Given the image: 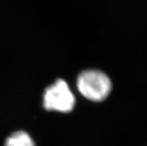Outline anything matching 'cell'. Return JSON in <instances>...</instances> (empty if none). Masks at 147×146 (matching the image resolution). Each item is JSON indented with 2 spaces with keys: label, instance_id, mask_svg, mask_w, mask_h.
I'll return each mask as SVG.
<instances>
[{
  "label": "cell",
  "instance_id": "cell-1",
  "mask_svg": "<svg viewBox=\"0 0 147 146\" xmlns=\"http://www.w3.org/2000/svg\"><path fill=\"white\" fill-rule=\"evenodd\" d=\"M111 82L108 75L99 70L82 72L77 79V87L81 94L92 102H102L111 90Z\"/></svg>",
  "mask_w": 147,
  "mask_h": 146
},
{
  "label": "cell",
  "instance_id": "cell-2",
  "mask_svg": "<svg viewBox=\"0 0 147 146\" xmlns=\"http://www.w3.org/2000/svg\"><path fill=\"white\" fill-rule=\"evenodd\" d=\"M76 104L74 95L65 81L58 79L47 87L43 94V107L47 110L69 113Z\"/></svg>",
  "mask_w": 147,
  "mask_h": 146
},
{
  "label": "cell",
  "instance_id": "cell-3",
  "mask_svg": "<svg viewBox=\"0 0 147 146\" xmlns=\"http://www.w3.org/2000/svg\"><path fill=\"white\" fill-rule=\"evenodd\" d=\"M5 146H35V144L26 132L17 131L6 139Z\"/></svg>",
  "mask_w": 147,
  "mask_h": 146
}]
</instances>
